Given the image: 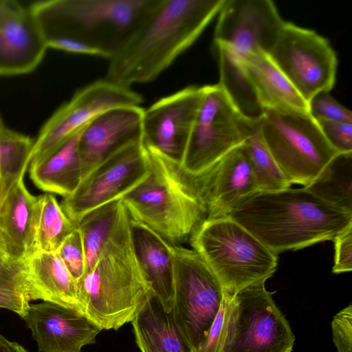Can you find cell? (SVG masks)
Wrapping results in <instances>:
<instances>
[{
  "instance_id": "d6a6232c",
  "label": "cell",
  "mask_w": 352,
  "mask_h": 352,
  "mask_svg": "<svg viewBox=\"0 0 352 352\" xmlns=\"http://www.w3.org/2000/svg\"><path fill=\"white\" fill-rule=\"evenodd\" d=\"M61 261L78 283L86 271V261L81 234L76 227L57 251Z\"/></svg>"
},
{
  "instance_id": "cb8c5ba5",
  "label": "cell",
  "mask_w": 352,
  "mask_h": 352,
  "mask_svg": "<svg viewBox=\"0 0 352 352\" xmlns=\"http://www.w3.org/2000/svg\"><path fill=\"white\" fill-rule=\"evenodd\" d=\"M82 130L40 159L30 162V176L38 188L64 197L77 188L82 178L78 146Z\"/></svg>"
},
{
  "instance_id": "4dcf8cb0",
  "label": "cell",
  "mask_w": 352,
  "mask_h": 352,
  "mask_svg": "<svg viewBox=\"0 0 352 352\" xmlns=\"http://www.w3.org/2000/svg\"><path fill=\"white\" fill-rule=\"evenodd\" d=\"M32 300L25 260H12L0 267V308L23 318Z\"/></svg>"
},
{
  "instance_id": "9c48e42d",
  "label": "cell",
  "mask_w": 352,
  "mask_h": 352,
  "mask_svg": "<svg viewBox=\"0 0 352 352\" xmlns=\"http://www.w3.org/2000/svg\"><path fill=\"white\" fill-rule=\"evenodd\" d=\"M175 326L193 352L207 336L224 299L223 288L192 249L173 245Z\"/></svg>"
},
{
  "instance_id": "30bf717a",
  "label": "cell",
  "mask_w": 352,
  "mask_h": 352,
  "mask_svg": "<svg viewBox=\"0 0 352 352\" xmlns=\"http://www.w3.org/2000/svg\"><path fill=\"white\" fill-rule=\"evenodd\" d=\"M202 98L183 160L186 175H199L243 144L250 119L235 106L219 85L202 86Z\"/></svg>"
},
{
  "instance_id": "3957f363",
  "label": "cell",
  "mask_w": 352,
  "mask_h": 352,
  "mask_svg": "<svg viewBox=\"0 0 352 352\" xmlns=\"http://www.w3.org/2000/svg\"><path fill=\"white\" fill-rule=\"evenodd\" d=\"M78 288L82 312L101 330H118L131 322L153 292L134 251L126 208Z\"/></svg>"
},
{
  "instance_id": "7c38bea8",
  "label": "cell",
  "mask_w": 352,
  "mask_h": 352,
  "mask_svg": "<svg viewBox=\"0 0 352 352\" xmlns=\"http://www.w3.org/2000/svg\"><path fill=\"white\" fill-rule=\"evenodd\" d=\"M268 54L307 102L335 84L336 54L314 30L285 21Z\"/></svg>"
},
{
  "instance_id": "ba28073f",
  "label": "cell",
  "mask_w": 352,
  "mask_h": 352,
  "mask_svg": "<svg viewBox=\"0 0 352 352\" xmlns=\"http://www.w3.org/2000/svg\"><path fill=\"white\" fill-rule=\"evenodd\" d=\"M265 282L226 299L221 352H292L295 337Z\"/></svg>"
},
{
  "instance_id": "e0dca14e",
  "label": "cell",
  "mask_w": 352,
  "mask_h": 352,
  "mask_svg": "<svg viewBox=\"0 0 352 352\" xmlns=\"http://www.w3.org/2000/svg\"><path fill=\"white\" fill-rule=\"evenodd\" d=\"M22 318L39 352H81L102 331L80 309L52 302L30 304Z\"/></svg>"
},
{
  "instance_id": "ab89813d",
  "label": "cell",
  "mask_w": 352,
  "mask_h": 352,
  "mask_svg": "<svg viewBox=\"0 0 352 352\" xmlns=\"http://www.w3.org/2000/svg\"><path fill=\"white\" fill-rule=\"evenodd\" d=\"M3 202V198H2V192H1V182H0V209L2 205Z\"/></svg>"
},
{
  "instance_id": "52a82bcc",
  "label": "cell",
  "mask_w": 352,
  "mask_h": 352,
  "mask_svg": "<svg viewBox=\"0 0 352 352\" xmlns=\"http://www.w3.org/2000/svg\"><path fill=\"white\" fill-rule=\"evenodd\" d=\"M258 124L267 148L291 184L309 186L338 154L307 111L265 110Z\"/></svg>"
},
{
  "instance_id": "ac0fdd59",
  "label": "cell",
  "mask_w": 352,
  "mask_h": 352,
  "mask_svg": "<svg viewBox=\"0 0 352 352\" xmlns=\"http://www.w3.org/2000/svg\"><path fill=\"white\" fill-rule=\"evenodd\" d=\"M144 109L123 106L94 118L82 130L78 140L82 179L124 146L142 140Z\"/></svg>"
},
{
  "instance_id": "f35d334b",
  "label": "cell",
  "mask_w": 352,
  "mask_h": 352,
  "mask_svg": "<svg viewBox=\"0 0 352 352\" xmlns=\"http://www.w3.org/2000/svg\"><path fill=\"white\" fill-rule=\"evenodd\" d=\"M12 260L17 259L12 256L6 239L0 229V267Z\"/></svg>"
},
{
  "instance_id": "7a4b0ae2",
  "label": "cell",
  "mask_w": 352,
  "mask_h": 352,
  "mask_svg": "<svg viewBox=\"0 0 352 352\" xmlns=\"http://www.w3.org/2000/svg\"><path fill=\"white\" fill-rule=\"evenodd\" d=\"M226 216L276 254L333 241L352 226V212L305 187L256 191L239 201Z\"/></svg>"
},
{
  "instance_id": "83f0119b",
  "label": "cell",
  "mask_w": 352,
  "mask_h": 352,
  "mask_svg": "<svg viewBox=\"0 0 352 352\" xmlns=\"http://www.w3.org/2000/svg\"><path fill=\"white\" fill-rule=\"evenodd\" d=\"M76 228L54 195L37 197L35 254L57 252Z\"/></svg>"
},
{
  "instance_id": "5b68a950",
  "label": "cell",
  "mask_w": 352,
  "mask_h": 352,
  "mask_svg": "<svg viewBox=\"0 0 352 352\" xmlns=\"http://www.w3.org/2000/svg\"><path fill=\"white\" fill-rule=\"evenodd\" d=\"M146 150L148 176L121 200L131 220L146 225L172 245H182L206 218V211L185 182L179 164Z\"/></svg>"
},
{
  "instance_id": "836d02e7",
  "label": "cell",
  "mask_w": 352,
  "mask_h": 352,
  "mask_svg": "<svg viewBox=\"0 0 352 352\" xmlns=\"http://www.w3.org/2000/svg\"><path fill=\"white\" fill-rule=\"evenodd\" d=\"M324 137L338 153H352V123L342 121H316Z\"/></svg>"
},
{
  "instance_id": "d4e9b609",
  "label": "cell",
  "mask_w": 352,
  "mask_h": 352,
  "mask_svg": "<svg viewBox=\"0 0 352 352\" xmlns=\"http://www.w3.org/2000/svg\"><path fill=\"white\" fill-rule=\"evenodd\" d=\"M140 352H190L170 312L151 293L131 322Z\"/></svg>"
},
{
  "instance_id": "44dd1931",
  "label": "cell",
  "mask_w": 352,
  "mask_h": 352,
  "mask_svg": "<svg viewBox=\"0 0 352 352\" xmlns=\"http://www.w3.org/2000/svg\"><path fill=\"white\" fill-rule=\"evenodd\" d=\"M134 251L151 290L170 312L174 302L173 245L146 225L131 220Z\"/></svg>"
},
{
  "instance_id": "ffe728a7",
  "label": "cell",
  "mask_w": 352,
  "mask_h": 352,
  "mask_svg": "<svg viewBox=\"0 0 352 352\" xmlns=\"http://www.w3.org/2000/svg\"><path fill=\"white\" fill-rule=\"evenodd\" d=\"M239 62L257 103L268 109L307 111V103L268 54L251 53Z\"/></svg>"
},
{
  "instance_id": "277c9868",
  "label": "cell",
  "mask_w": 352,
  "mask_h": 352,
  "mask_svg": "<svg viewBox=\"0 0 352 352\" xmlns=\"http://www.w3.org/2000/svg\"><path fill=\"white\" fill-rule=\"evenodd\" d=\"M155 0H50L29 8L47 47L79 41L111 58L129 41Z\"/></svg>"
},
{
  "instance_id": "1f68e13d",
  "label": "cell",
  "mask_w": 352,
  "mask_h": 352,
  "mask_svg": "<svg viewBox=\"0 0 352 352\" xmlns=\"http://www.w3.org/2000/svg\"><path fill=\"white\" fill-rule=\"evenodd\" d=\"M307 113L316 121H342L352 123L351 111L338 102L329 91H322L307 101Z\"/></svg>"
},
{
  "instance_id": "6da1fadb",
  "label": "cell",
  "mask_w": 352,
  "mask_h": 352,
  "mask_svg": "<svg viewBox=\"0 0 352 352\" xmlns=\"http://www.w3.org/2000/svg\"><path fill=\"white\" fill-rule=\"evenodd\" d=\"M225 0H155L109 59L105 78L130 87L156 79L199 37Z\"/></svg>"
},
{
  "instance_id": "9a60e30c",
  "label": "cell",
  "mask_w": 352,
  "mask_h": 352,
  "mask_svg": "<svg viewBox=\"0 0 352 352\" xmlns=\"http://www.w3.org/2000/svg\"><path fill=\"white\" fill-rule=\"evenodd\" d=\"M202 87L188 86L144 109L142 143L180 164L202 98Z\"/></svg>"
},
{
  "instance_id": "8d00e7d4",
  "label": "cell",
  "mask_w": 352,
  "mask_h": 352,
  "mask_svg": "<svg viewBox=\"0 0 352 352\" xmlns=\"http://www.w3.org/2000/svg\"><path fill=\"white\" fill-rule=\"evenodd\" d=\"M21 6L14 1L0 0V28Z\"/></svg>"
},
{
  "instance_id": "e575fe53",
  "label": "cell",
  "mask_w": 352,
  "mask_h": 352,
  "mask_svg": "<svg viewBox=\"0 0 352 352\" xmlns=\"http://www.w3.org/2000/svg\"><path fill=\"white\" fill-rule=\"evenodd\" d=\"M333 339L338 352H352V304L340 311L331 322Z\"/></svg>"
},
{
  "instance_id": "f1b7e54d",
  "label": "cell",
  "mask_w": 352,
  "mask_h": 352,
  "mask_svg": "<svg viewBox=\"0 0 352 352\" xmlns=\"http://www.w3.org/2000/svg\"><path fill=\"white\" fill-rule=\"evenodd\" d=\"M34 141L5 126L0 129V182L3 200L30 164Z\"/></svg>"
},
{
  "instance_id": "603a6c76",
  "label": "cell",
  "mask_w": 352,
  "mask_h": 352,
  "mask_svg": "<svg viewBox=\"0 0 352 352\" xmlns=\"http://www.w3.org/2000/svg\"><path fill=\"white\" fill-rule=\"evenodd\" d=\"M25 269L32 300L80 309L78 284L57 252L34 254L25 260Z\"/></svg>"
},
{
  "instance_id": "4fadbf2b",
  "label": "cell",
  "mask_w": 352,
  "mask_h": 352,
  "mask_svg": "<svg viewBox=\"0 0 352 352\" xmlns=\"http://www.w3.org/2000/svg\"><path fill=\"white\" fill-rule=\"evenodd\" d=\"M143 102L142 95L130 87L105 78L88 84L45 123L34 141L30 162L64 143L102 112L118 107L140 106Z\"/></svg>"
},
{
  "instance_id": "f546056e",
  "label": "cell",
  "mask_w": 352,
  "mask_h": 352,
  "mask_svg": "<svg viewBox=\"0 0 352 352\" xmlns=\"http://www.w3.org/2000/svg\"><path fill=\"white\" fill-rule=\"evenodd\" d=\"M259 119L251 120L243 143L258 190L271 191L290 188L291 183L279 168L262 137Z\"/></svg>"
},
{
  "instance_id": "5bb4252c",
  "label": "cell",
  "mask_w": 352,
  "mask_h": 352,
  "mask_svg": "<svg viewBox=\"0 0 352 352\" xmlns=\"http://www.w3.org/2000/svg\"><path fill=\"white\" fill-rule=\"evenodd\" d=\"M218 14L215 45L239 58L258 52L268 54L285 22L270 0H225Z\"/></svg>"
},
{
  "instance_id": "7402d4cb",
  "label": "cell",
  "mask_w": 352,
  "mask_h": 352,
  "mask_svg": "<svg viewBox=\"0 0 352 352\" xmlns=\"http://www.w3.org/2000/svg\"><path fill=\"white\" fill-rule=\"evenodd\" d=\"M37 197L20 180L3 200L0 229L16 259L27 260L35 254Z\"/></svg>"
},
{
  "instance_id": "2e32d148",
  "label": "cell",
  "mask_w": 352,
  "mask_h": 352,
  "mask_svg": "<svg viewBox=\"0 0 352 352\" xmlns=\"http://www.w3.org/2000/svg\"><path fill=\"white\" fill-rule=\"evenodd\" d=\"M180 171L202 204L206 218L226 216L239 201L259 191L243 144L199 175L191 176Z\"/></svg>"
},
{
  "instance_id": "d6986e66",
  "label": "cell",
  "mask_w": 352,
  "mask_h": 352,
  "mask_svg": "<svg viewBox=\"0 0 352 352\" xmlns=\"http://www.w3.org/2000/svg\"><path fill=\"white\" fill-rule=\"evenodd\" d=\"M47 48L30 8L21 6L0 28V75L33 71Z\"/></svg>"
},
{
  "instance_id": "4316f807",
  "label": "cell",
  "mask_w": 352,
  "mask_h": 352,
  "mask_svg": "<svg viewBox=\"0 0 352 352\" xmlns=\"http://www.w3.org/2000/svg\"><path fill=\"white\" fill-rule=\"evenodd\" d=\"M305 188L327 202L352 212V153L336 155Z\"/></svg>"
},
{
  "instance_id": "8fae6325",
  "label": "cell",
  "mask_w": 352,
  "mask_h": 352,
  "mask_svg": "<svg viewBox=\"0 0 352 352\" xmlns=\"http://www.w3.org/2000/svg\"><path fill=\"white\" fill-rule=\"evenodd\" d=\"M149 173V156L142 140L131 143L96 166L72 194L64 197L60 206L77 226L91 211L121 199L143 182Z\"/></svg>"
},
{
  "instance_id": "8992f818",
  "label": "cell",
  "mask_w": 352,
  "mask_h": 352,
  "mask_svg": "<svg viewBox=\"0 0 352 352\" xmlns=\"http://www.w3.org/2000/svg\"><path fill=\"white\" fill-rule=\"evenodd\" d=\"M188 241L217 277L228 300L246 287L265 282L277 268L278 254L228 216L206 218Z\"/></svg>"
},
{
  "instance_id": "484cf974",
  "label": "cell",
  "mask_w": 352,
  "mask_h": 352,
  "mask_svg": "<svg viewBox=\"0 0 352 352\" xmlns=\"http://www.w3.org/2000/svg\"><path fill=\"white\" fill-rule=\"evenodd\" d=\"M124 208L122 200H116L91 211L78 223L85 255V274L96 264Z\"/></svg>"
},
{
  "instance_id": "74e56055",
  "label": "cell",
  "mask_w": 352,
  "mask_h": 352,
  "mask_svg": "<svg viewBox=\"0 0 352 352\" xmlns=\"http://www.w3.org/2000/svg\"><path fill=\"white\" fill-rule=\"evenodd\" d=\"M0 352H28V351L18 342L10 341L0 335Z\"/></svg>"
},
{
  "instance_id": "d590c367",
  "label": "cell",
  "mask_w": 352,
  "mask_h": 352,
  "mask_svg": "<svg viewBox=\"0 0 352 352\" xmlns=\"http://www.w3.org/2000/svg\"><path fill=\"white\" fill-rule=\"evenodd\" d=\"M335 248L333 272L340 274L352 270V226L333 240Z\"/></svg>"
}]
</instances>
